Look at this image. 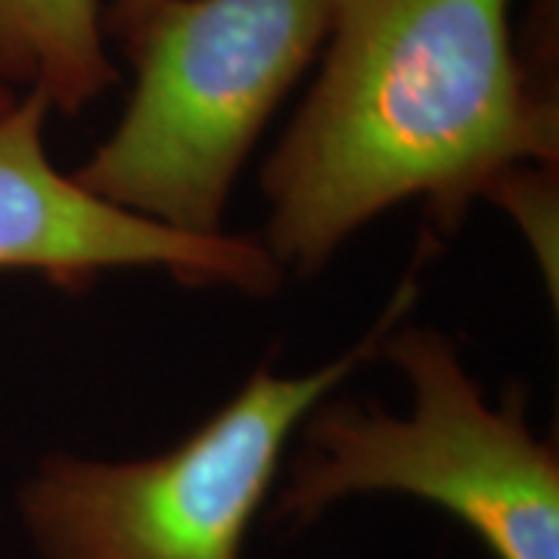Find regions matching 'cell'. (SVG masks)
Returning <instances> with one entry per match:
<instances>
[{"instance_id":"cell-7","label":"cell","mask_w":559,"mask_h":559,"mask_svg":"<svg viewBox=\"0 0 559 559\" xmlns=\"http://www.w3.org/2000/svg\"><path fill=\"white\" fill-rule=\"evenodd\" d=\"M165 0H109V7H103V28L106 38H112L121 50L131 47V40L138 38L140 28L150 22V16L159 10Z\"/></svg>"},{"instance_id":"cell-5","label":"cell","mask_w":559,"mask_h":559,"mask_svg":"<svg viewBox=\"0 0 559 559\" xmlns=\"http://www.w3.org/2000/svg\"><path fill=\"white\" fill-rule=\"evenodd\" d=\"M50 106L22 94L0 119V274H38L84 293L109 271H165L183 286L271 299L283 267L261 237H190L87 193L47 153Z\"/></svg>"},{"instance_id":"cell-2","label":"cell","mask_w":559,"mask_h":559,"mask_svg":"<svg viewBox=\"0 0 559 559\" xmlns=\"http://www.w3.org/2000/svg\"><path fill=\"white\" fill-rule=\"evenodd\" d=\"M330 0H165L124 57L119 124L72 178L103 202L218 237L242 165L320 57Z\"/></svg>"},{"instance_id":"cell-6","label":"cell","mask_w":559,"mask_h":559,"mask_svg":"<svg viewBox=\"0 0 559 559\" xmlns=\"http://www.w3.org/2000/svg\"><path fill=\"white\" fill-rule=\"evenodd\" d=\"M119 81L100 0H0V84L81 116Z\"/></svg>"},{"instance_id":"cell-8","label":"cell","mask_w":559,"mask_h":559,"mask_svg":"<svg viewBox=\"0 0 559 559\" xmlns=\"http://www.w3.org/2000/svg\"><path fill=\"white\" fill-rule=\"evenodd\" d=\"M20 97L22 94H16V91H10V87H3V84H0V119H3V116H7V112L16 106V100H20Z\"/></svg>"},{"instance_id":"cell-1","label":"cell","mask_w":559,"mask_h":559,"mask_svg":"<svg viewBox=\"0 0 559 559\" xmlns=\"http://www.w3.org/2000/svg\"><path fill=\"white\" fill-rule=\"evenodd\" d=\"M525 168H559L557 75L520 53L510 0H330L318 79L261 165V242L314 277L392 205L451 234Z\"/></svg>"},{"instance_id":"cell-4","label":"cell","mask_w":559,"mask_h":559,"mask_svg":"<svg viewBox=\"0 0 559 559\" xmlns=\"http://www.w3.org/2000/svg\"><path fill=\"white\" fill-rule=\"evenodd\" d=\"M417 299L411 274L340 358L301 377L261 364L224 407L153 457L47 454L20 495L32 544L44 559H242L305 417L380 358Z\"/></svg>"},{"instance_id":"cell-3","label":"cell","mask_w":559,"mask_h":559,"mask_svg":"<svg viewBox=\"0 0 559 559\" xmlns=\"http://www.w3.org/2000/svg\"><path fill=\"white\" fill-rule=\"evenodd\" d=\"M382 355L411 382V411L320 401L299 426L274 520L299 528L342 498L407 495L448 510L495 559H559V454L532 432L525 392L491 404L457 345L407 320Z\"/></svg>"}]
</instances>
